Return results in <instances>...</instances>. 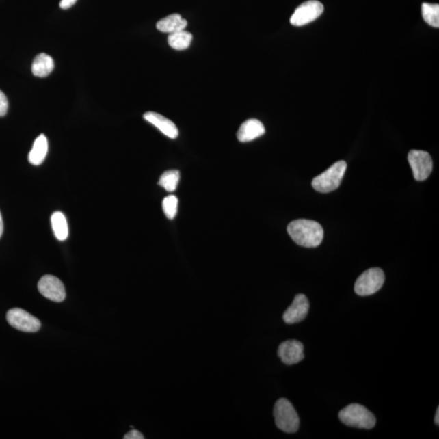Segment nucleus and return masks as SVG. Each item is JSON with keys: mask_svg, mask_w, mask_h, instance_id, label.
<instances>
[{"mask_svg": "<svg viewBox=\"0 0 439 439\" xmlns=\"http://www.w3.org/2000/svg\"><path fill=\"white\" fill-rule=\"evenodd\" d=\"M287 232L295 243L304 248L319 246L324 237L322 226L312 220H295L288 225Z\"/></svg>", "mask_w": 439, "mask_h": 439, "instance_id": "f257e3e1", "label": "nucleus"}, {"mask_svg": "<svg viewBox=\"0 0 439 439\" xmlns=\"http://www.w3.org/2000/svg\"><path fill=\"white\" fill-rule=\"evenodd\" d=\"M338 417L344 425L351 427L370 429L376 425V417L363 405L351 403L340 411Z\"/></svg>", "mask_w": 439, "mask_h": 439, "instance_id": "f03ea898", "label": "nucleus"}, {"mask_svg": "<svg viewBox=\"0 0 439 439\" xmlns=\"http://www.w3.org/2000/svg\"><path fill=\"white\" fill-rule=\"evenodd\" d=\"M274 416L277 427L282 431L293 434L298 431L300 418L289 400L280 399L275 403Z\"/></svg>", "mask_w": 439, "mask_h": 439, "instance_id": "7ed1b4c3", "label": "nucleus"}, {"mask_svg": "<svg viewBox=\"0 0 439 439\" xmlns=\"http://www.w3.org/2000/svg\"><path fill=\"white\" fill-rule=\"evenodd\" d=\"M347 170V163L340 161L334 163L328 170L312 180V186L321 193H329L340 186Z\"/></svg>", "mask_w": 439, "mask_h": 439, "instance_id": "20e7f679", "label": "nucleus"}, {"mask_svg": "<svg viewBox=\"0 0 439 439\" xmlns=\"http://www.w3.org/2000/svg\"><path fill=\"white\" fill-rule=\"evenodd\" d=\"M384 282L385 274L381 269H369L357 278L355 292L360 296L371 295L380 291Z\"/></svg>", "mask_w": 439, "mask_h": 439, "instance_id": "39448f33", "label": "nucleus"}, {"mask_svg": "<svg viewBox=\"0 0 439 439\" xmlns=\"http://www.w3.org/2000/svg\"><path fill=\"white\" fill-rule=\"evenodd\" d=\"M8 324L23 332L34 333L41 329V322L37 317L21 308H12L7 313Z\"/></svg>", "mask_w": 439, "mask_h": 439, "instance_id": "423d86ee", "label": "nucleus"}, {"mask_svg": "<svg viewBox=\"0 0 439 439\" xmlns=\"http://www.w3.org/2000/svg\"><path fill=\"white\" fill-rule=\"evenodd\" d=\"M324 12L323 4L317 0H309L296 8L291 17V24L295 27H303L312 23Z\"/></svg>", "mask_w": 439, "mask_h": 439, "instance_id": "0eeeda50", "label": "nucleus"}, {"mask_svg": "<svg viewBox=\"0 0 439 439\" xmlns=\"http://www.w3.org/2000/svg\"><path fill=\"white\" fill-rule=\"evenodd\" d=\"M408 159L416 181H425L429 178L433 170V161L428 152L412 150L408 153Z\"/></svg>", "mask_w": 439, "mask_h": 439, "instance_id": "6e6552de", "label": "nucleus"}, {"mask_svg": "<svg viewBox=\"0 0 439 439\" xmlns=\"http://www.w3.org/2000/svg\"><path fill=\"white\" fill-rule=\"evenodd\" d=\"M40 294L54 302H63L66 297V288L60 280L53 275H45L38 283Z\"/></svg>", "mask_w": 439, "mask_h": 439, "instance_id": "1a4fd4ad", "label": "nucleus"}, {"mask_svg": "<svg viewBox=\"0 0 439 439\" xmlns=\"http://www.w3.org/2000/svg\"><path fill=\"white\" fill-rule=\"evenodd\" d=\"M304 345L297 340H287L280 344L278 354L282 362L287 365L298 364L304 358Z\"/></svg>", "mask_w": 439, "mask_h": 439, "instance_id": "9d476101", "label": "nucleus"}, {"mask_svg": "<svg viewBox=\"0 0 439 439\" xmlns=\"http://www.w3.org/2000/svg\"><path fill=\"white\" fill-rule=\"evenodd\" d=\"M309 310V302L306 296L297 295L291 306L283 314V320L288 325L295 324L306 318Z\"/></svg>", "mask_w": 439, "mask_h": 439, "instance_id": "9b49d317", "label": "nucleus"}, {"mask_svg": "<svg viewBox=\"0 0 439 439\" xmlns=\"http://www.w3.org/2000/svg\"><path fill=\"white\" fill-rule=\"evenodd\" d=\"M265 128L259 120L250 119L244 122L237 133V137L242 143H248L264 135Z\"/></svg>", "mask_w": 439, "mask_h": 439, "instance_id": "f8f14e48", "label": "nucleus"}, {"mask_svg": "<svg viewBox=\"0 0 439 439\" xmlns=\"http://www.w3.org/2000/svg\"><path fill=\"white\" fill-rule=\"evenodd\" d=\"M146 122L153 124L159 131H161L163 135L175 139L178 136V130L176 124L170 119L163 117V116L154 111H148L144 115Z\"/></svg>", "mask_w": 439, "mask_h": 439, "instance_id": "ddd939ff", "label": "nucleus"}, {"mask_svg": "<svg viewBox=\"0 0 439 439\" xmlns=\"http://www.w3.org/2000/svg\"><path fill=\"white\" fill-rule=\"evenodd\" d=\"M187 25V21L183 18L182 16L174 14L159 21L157 28L159 31L172 34L184 30Z\"/></svg>", "mask_w": 439, "mask_h": 439, "instance_id": "4468645a", "label": "nucleus"}, {"mask_svg": "<svg viewBox=\"0 0 439 439\" xmlns=\"http://www.w3.org/2000/svg\"><path fill=\"white\" fill-rule=\"evenodd\" d=\"M49 152V143L44 135H41L34 141L33 148L29 154V161L33 165H40L44 161Z\"/></svg>", "mask_w": 439, "mask_h": 439, "instance_id": "2eb2a0df", "label": "nucleus"}, {"mask_svg": "<svg viewBox=\"0 0 439 439\" xmlns=\"http://www.w3.org/2000/svg\"><path fill=\"white\" fill-rule=\"evenodd\" d=\"M54 60L49 55L38 54L32 64V72L34 76L45 77L54 70Z\"/></svg>", "mask_w": 439, "mask_h": 439, "instance_id": "dca6fc26", "label": "nucleus"}, {"mask_svg": "<svg viewBox=\"0 0 439 439\" xmlns=\"http://www.w3.org/2000/svg\"><path fill=\"white\" fill-rule=\"evenodd\" d=\"M51 222L55 238L59 241L66 240L68 236V226L64 215L60 212H55L51 216Z\"/></svg>", "mask_w": 439, "mask_h": 439, "instance_id": "f3484780", "label": "nucleus"}, {"mask_svg": "<svg viewBox=\"0 0 439 439\" xmlns=\"http://www.w3.org/2000/svg\"><path fill=\"white\" fill-rule=\"evenodd\" d=\"M192 38V34L190 32L181 30V31L170 34L168 42L172 49L183 51L190 46Z\"/></svg>", "mask_w": 439, "mask_h": 439, "instance_id": "a211bd4d", "label": "nucleus"}, {"mask_svg": "<svg viewBox=\"0 0 439 439\" xmlns=\"http://www.w3.org/2000/svg\"><path fill=\"white\" fill-rule=\"evenodd\" d=\"M180 173L178 170L166 171L161 176L158 184L168 192H174L179 183Z\"/></svg>", "mask_w": 439, "mask_h": 439, "instance_id": "6ab92c4d", "label": "nucleus"}, {"mask_svg": "<svg viewBox=\"0 0 439 439\" xmlns=\"http://www.w3.org/2000/svg\"><path fill=\"white\" fill-rule=\"evenodd\" d=\"M423 16L426 23L433 27H439V5L428 3H423L421 6Z\"/></svg>", "mask_w": 439, "mask_h": 439, "instance_id": "aec40b11", "label": "nucleus"}, {"mask_svg": "<svg viewBox=\"0 0 439 439\" xmlns=\"http://www.w3.org/2000/svg\"><path fill=\"white\" fill-rule=\"evenodd\" d=\"M178 200L174 195L167 196L163 199L162 208L167 218L173 220L178 213Z\"/></svg>", "mask_w": 439, "mask_h": 439, "instance_id": "412c9836", "label": "nucleus"}, {"mask_svg": "<svg viewBox=\"0 0 439 439\" xmlns=\"http://www.w3.org/2000/svg\"><path fill=\"white\" fill-rule=\"evenodd\" d=\"M8 98L0 90V117H4L8 113Z\"/></svg>", "mask_w": 439, "mask_h": 439, "instance_id": "4be33fe9", "label": "nucleus"}, {"mask_svg": "<svg viewBox=\"0 0 439 439\" xmlns=\"http://www.w3.org/2000/svg\"><path fill=\"white\" fill-rule=\"evenodd\" d=\"M124 439H144V437L142 433L137 431V429H132L131 431L127 433L124 436Z\"/></svg>", "mask_w": 439, "mask_h": 439, "instance_id": "5701e85b", "label": "nucleus"}, {"mask_svg": "<svg viewBox=\"0 0 439 439\" xmlns=\"http://www.w3.org/2000/svg\"><path fill=\"white\" fill-rule=\"evenodd\" d=\"M77 1V0H62L59 3V7L62 10H68V8L75 5Z\"/></svg>", "mask_w": 439, "mask_h": 439, "instance_id": "b1692460", "label": "nucleus"}, {"mask_svg": "<svg viewBox=\"0 0 439 439\" xmlns=\"http://www.w3.org/2000/svg\"><path fill=\"white\" fill-rule=\"evenodd\" d=\"M3 232V222L1 213H0V238H1Z\"/></svg>", "mask_w": 439, "mask_h": 439, "instance_id": "393cba45", "label": "nucleus"}, {"mask_svg": "<svg viewBox=\"0 0 439 439\" xmlns=\"http://www.w3.org/2000/svg\"><path fill=\"white\" fill-rule=\"evenodd\" d=\"M434 423H436L437 425H439V408H438L436 412V418H434Z\"/></svg>", "mask_w": 439, "mask_h": 439, "instance_id": "a878e982", "label": "nucleus"}]
</instances>
